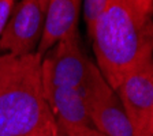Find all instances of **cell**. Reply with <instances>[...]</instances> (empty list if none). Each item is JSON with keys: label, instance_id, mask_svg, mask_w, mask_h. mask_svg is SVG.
<instances>
[{"label": "cell", "instance_id": "obj_4", "mask_svg": "<svg viewBox=\"0 0 153 136\" xmlns=\"http://www.w3.org/2000/svg\"><path fill=\"white\" fill-rule=\"evenodd\" d=\"M89 117L104 136H134V131L116 91L102 78L97 65L82 89Z\"/></svg>", "mask_w": 153, "mask_h": 136}, {"label": "cell", "instance_id": "obj_8", "mask_svg": "<svg viewBox=\"0 0 153 136\" xmlns=\"http://www.w3.org/2000/svg\"><path fill=\"white\" fill-rule=\"evenodd\" d=\"M83 0H49L45 12V25L41 41L36 53L41 57L63 35L78 26V18Z\"/></svg>", "mask_w": 153, "mask_h": 136}, {"label": "cell", "instance_id": "obj_9", "mask_svg": "<svg viewBox=\"0 0 153 136\" xmlns=\"http://www.w3.org/2000/svg\"><path fill=\"white\" fill-rule=\"evenodd\" d=\"M107 1L108 0H83V15H85L88 33L92 30L94 21L97 19V16L100 15V12L105 7Z\"/></svg>", "mask_w": 153, "mask_h": 136}, {"label": "cell", "instance_id": "obj_1", "mask_svg": "<svg viewBox=\"0 0 153 136\" xmlns=\"http://www.w3.org/2000/svg\"><path fill=\"white\" fill-rule=\"evenodd\" d=\"M89 35L97 68L116 91L123 78L153 54V19L133 12L123 0H108Z\"/></svg>", "mask_w": 153, "mask_h": 136}, {"label": "cell", "instance_id": "obj_13", "mask_svg": "<svg viewBox=\"0 0 153 136\" xmlns=\"http://www.w3.org/2000/svg\"><path fill=\"white\" fill-rule=\"evenodd\" d=\"M29 136H66V135L60 131V128L57 127L56 121H53L52 124L41 128L40 131H37V132L32 133V135H29Z\"/></svg>", "mask_w": 153, "mask_h": 136}, {"label": "cell", "instance_id": "obj_15", "mask_svg": "<svg viewBox=\"0 0 153 136\" xmlns=\"http://www.w3.org/2000/svg\"><path fill=\"white\" fill-rule=\"evenodd\" d=\"M149 136H153V121H152V125H150V132H149Z\"/></svg>", "mask_w": 153, "mask_h": 136}, {"label": "cell", "instance_id": "obj_6", "mask_svg": "<svg viewBox=\"0 0 153 136\" xmlns=\"http://www.w3.org/2000/svg\"><path fill=\"white\" fill-rule=\"evenodd\" d=\"M45 25V12L38 0H21L10 14L0 38V51L15 57L36 53Z\"/></svg>", "mask_w": 153, "mask_h": 136}, {"label": "cell", "instance_id": "obj_14", "mask_svg": "<svg viewBox=\"0 0 153 136\" xmlns=\"http://www.w3.org/2000/svg\"><path fill=\"white\" fill-rule=\"evenodd\" d=\"M48 1H49V0H38V3H40V6H41V8H42V11H44V12H47Z\"/></svg>", "mask_w": 153, "mask_h": 136}, {"label": "cell", "instance_id": "obj_2", "mask_svg": "<svg viewBox=\"0 0 153 136\" xmlns=\"http://www.w3.org/2000/svg\"><path fill=\"white\" fill-rule=\"evenodd\" d=\"M37 53L18 57L0 87V136H29L55 120Z\"/></svg>", "mask_w": 153, "mask_h": 136}, {"label": "cell", "instance_id": "obj_10", "mask_svg": "<svg viewBox=\"0 0 153 136\" xmlns=\"http://www.w3.org/2000/svg\"><path fill=\"white\" fill-rule=\"evenodd\" d=\"M126 6L143 19L153 18V0H123Z\"/></svg>", "mask_w": 153, "mask_h": 136}, {"label": "cell", "instance_id": "obj_12", "mask_svg": "<svg viewBox=\"0 0 153 136\" xmlns=\"http://www.w3.org/2000/svg\"><path fill=\"white\" fill-rule=\"evenodd\" d=\"M14 0H0V38L10 18V14L13 11Z\"/></svg>", "mask_w": 153, "mask_h": 136}, {"label": "cell", "instance_id": "obj_5", "mask_svg": "<svg viewBox=\"0 0 153 136\" xmlns=\"http://www.w3.org/2000/svg\"><path fill=\"white\" fill-rule=\"evenodd\" d=\"M116 94L133 127L134 136H149L153 121V54L145 57L124 76Z\"/></svg>", "mask_w": 153, "mask_h": 136}, {"label": "cell", "instance_id": "obj_3", "mask_svg": "<svg viewBox=\"0 0 153 136\" xmlns=\"http://www.w3.org/2000/svg\"><path fill=\"white\" fill-rule=\"evenodd\" d=\"M79 45L78 26L67 33L42 57V82L48 87L82 89L93 67Z\"/></svg>", "mask_w": 153, "mask_h": 136}, {"label": "cell", "instance_id": "obj_11", "mask_svg": "<svg viewBox=\"0 0 153 136\" xmlns=\"http://www.w3.org/2000/svg\"><path fill=\"white\" fill-rule=\"evenodd\" d=\"M16 60H18V57L8 53H4L0 56V87L4 83V80L7 79V76L10 75L11 70L14 68Z\"/></svg>", "mask_w": 153, "mask_h": 136}, {"label": "cell", "instance_id": "obj_7", "mask_svg": "<svg viewBox=\"0 0 153 136\" xmlns=\"http://www.w3.org/2000/svg\"><path fill=\"white\" fill-rule=\"evenodd\" d=\"M44 89L57 127L66 136H104L90 120L81 89L48 86Z\"/></svg>", "mask_w": 153, "mask_h": 136}]
</instances>
